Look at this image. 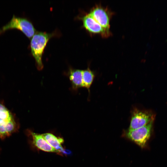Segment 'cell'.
Returning <instances> with one entry per match:
<instances>
[{"instance_id": "9", "label": "cell", "mask_w": 167, "mask_h": 167, "mask_svg": "<svg viewBox=\"0 0 167 167\" xmlns=\"http://www.w3.org/2000/svg\"><path fill=\"white\" fill-rule=\"evenodd\" d=\"M42 135L47 142L57 150L58 153H63L64 150L62 145L64 142L63 139L57 137L54 134L49 133L42 134Z\"/></svg>"}, {"instance_id": "1", "label": "cell", "mask_w": 167, "mask_h": 167, "mask_svg": "<svg viewBox=\"0 0 167 167\" xmlns=\"http://www.w3.org/2000/svg\"><path fill=\"white\" fill-rule=\"evenodd\" d=\"M52 34L38 32L32 36L30 43L31 52L34 58L37 68L39 70L43 67L42 58L44 49Z\"/></svg>"}, {"instance_id": "7", "label": "cell", "mask_w": 167, "mask_h": 167, "mask_svg": "<svg viewBox=\"0 0 167 167\" xmlns=\"http://www.w3.org/2000/svg\"><path fill=\"white\" fill-rule=\"evenodd\" d=\"M28 136L31 139V143L32 146L41 150L48 152H58L51 147L46 141L42 134H40L28 130Z\"/></svg>"}, {"instance_id": "10", "label": "cell", "mask_w": 167, "mask_h": 167, "mask_svg": "<svg viewBox=\"0 0 167 167\" xmlns=\"http://www.w3.org/2000/svg\"><path fill=\"white\" fill-rule=\"evenodd\" d=\"M13 118L8 109L4 105L0 103V130L4 131L6 133V125Z\"/></svg>"}, {"instance_id": "11", "label": "cell", "mask_w": 167, "mask_h": 167, "mask_svg": "<svg viewBox=\"0 0 167 167\" xmlns=\"http://www.w3.org/2000/svg\"><path fill=\"white\" fill-rule=\"evenodd\" d=\"M82 87L89 89L93 81L95 75L94 73L88 67L86 69L82 70Z\"/></svg>"}, {"instance_id": "4", "label": "cell", "mask_w": 167, "mask_h": 167, "mask_svg": "<svg viewBox=\"0 0 167 167\" xmlns=\"http://www.w3.org/2000/svg\"><path fill=\"white\" fill-rule=\"evenodd\" d=\"M155 114L149 110L134 108L128 130H133L142 127L152 121H154Z\"/></svg>"}, {"instance_id": "2", "label": "cell", "mask_w": 167, "mask_h": 167, "mask_svg": "<svg viewBox=\"0 0 167 167\" xmlns=\"http://www.w3.org/2000/svg\"><path fill=\"white\" fill-rule=\"evenodd\" d=\"M13 29L21 31L29 38H32L35 33L36 30L31 22L25 18L16 17L14 15L8 23L0 28V35Z\"/></svg>"}, {"instance_id": "6", "label": "cell", "mask_w": 167, "mask_h": 167, "mask_svg": "<svg viewBox=\"0 0 167 167\" xmlns=\"http://www.w3.org/2000/svg\"><path fill=\"white\" fill-rule=\"evenodd\" d=\"M82 19L84 27L89 32L99 34L104 37H108L111 35L110 31L103 28L89 13L84 15Z\"/></svg>"}, {"instance_id": "3", "label": "cell", "mask_w": 167, "mask_h": 167, "mask_svg": "<svg viewBox=\"0 0 167 167\" xmlns=\"http://www.w3.org/2000/svg\"><path fill=\"white\" fill-rule=\"evenodd\" d=\"M154 121L140 128L128 130L125 133V136L140 147L144 148L151 136Z\"/></svg>"}, {"instance_id": "5", "label": "cell", "mask_w": 167, "mask_h": 167, "mask_svg": "<svg viewBox=\"0 0 167 167\" xmlns=\"http://www.w3.org/2000/svg\"><path fill=\"white\" fill-rule=\"evenodd\" d=\"M89 13L103 28L110 31V21L113 12L107 7L97 5Z\"/></svg>"}, {"instance_id": "8", "label": "cell", "mask_w": 167, "mask_h": 167, "mask_svg": "<svg viewBox=\"0 0 167 167\" xmlns=\"http://www.w3.org/2000/svg\"><path fill=\"white\" fill-rule=\"evenodd\" d=\"M82 70L71 68L67 73V76L71 83L72 89L77 90L82 87Z\"/></svg>"}]
</instances>
